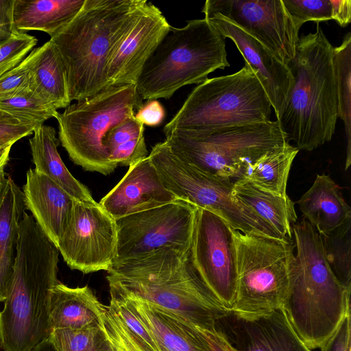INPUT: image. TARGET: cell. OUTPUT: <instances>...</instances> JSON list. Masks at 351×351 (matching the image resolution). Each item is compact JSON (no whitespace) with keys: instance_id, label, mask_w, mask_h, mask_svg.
Returning <instances> with one entry per match:
<instances>
[{"instance_id":"obj_1","label":"cell","mask_w":351,"mask_h":351,"mask_svg":"<svg viewBox=\"0 0 351 351\" xmlns=\"http://www.w3.org/2000/svg\"><path fill=\"white\" fill-rule=\"evenodd\" d=\"M106 278L110 291L146 302L202 331L214 332L229 311L201 279L191 247H164L113 264Z\"/></svg>"},{"instance_id":"obj_2","label":"cell","mask_w":351,"mask_h":351,"mask_svg":"<svg viewBox=\"0 0 351 351\" xmlns=\"http://www.w3.org/2000/svg\"><path fill=\"white\" fill-rule=\"evenodd\" d=\"M59 253L32 215L25 213L20 224L12 284L0 311L3 351H30L49 337L50 299L59 282Z\"/></svg>"},{"instance_id":"obj_3","label":"cell","mask_w":351,"mask_h":351,"mask_svg":"<svg viewBox=\"0 0 351 351\" xmlns=\"http://www.w3.org/2000/svg\"><path fill=\"white\" fill-rule=\"evenodd\" d=\"M147 1L85 0L73 21L50 38L64 64L71 101L106 88L110 58Z\"/></svg>"},{"instance_id":"obj_4","label":"cell","mask_w":351,"mask_h":351,"mask_svg":"<svg viewBox=\"0 0 351 351\" xmlns=\"http://www.w3.org/2000/svg\"><path fill=\"white\" fill-rule=\"evenodd\" d=\"M333 48L317 23L314 33L299 38L287 64L293 80L276 121L299 150L312 151L334 134L338 116Z\"/></svg>"},{"instance_id":"obj_5","label":"cell","mask_w":351,"mask_h":351,"mask_svg":"<svg viewBox=\"0 0 351 351\" xmlns=\"http://www.w3.org/2000/svg\"><path fill=\"white\" fill-rule=\"evenodd\" d=\"M296 269L282 308L306 346L320 348L350 311V289L336 278L321 234L304 218L292 225Z\"/></svg>"},{"instance_id":"obj_6","label":"cell","mask_w":351,"mask_h":351,"mask_svg":"<svg viewBox=\"0 0 351 351\" xmlns=\"http://www.w3.org/2000/svg\"><path fill=\"white\" fill-rule=\"evenodd\" d=\"M228 66L225 38L205 18L188 21L182 27L170 26L145 64L136 90L142 99H169Z\"/></svg>"},{"instance_id":"obj_7","label":"cell","mask_w":351,"mask_h":351,"mask_svg":"<svg viewBox=\"0 0 351 351\" xmlns=\"http://www.w3.org/2000/svg\"><path fill=\"white\" fill-rule=\"evenodd\" d=\"M165 135L180 160L232 186L245 179L250 167L263 155L289 143L277 121Z\"/></svg>"},{"instance_id":"obj_8","label":"cell","mask_w":351,"mask_h":351,"mask_svg":"<svg viewBox=\"0 0 351 351\" xmlns=\"http://www.w3.org/2000/svg\"><path fill=\"white\" fill-rule=\"evenodd\" d=\"M271 108L263 86L245 64L233 74L208 78L196 86L162 130L165 134L267 122Z\"/></svg>"},{"instance_id":"obj_9","label":"cell","mask_w":351,"mask_h":351,"mask_svg":"<svg viewBox=\"0 0 351 351\" xmlns=\"http://www.w3.org/2000/svg\"><path fill=\"white\" fill-rule=\"evenodd\" d=\"M142 100L136 85H120L58 112L59 140L71 160L88 171L112 173L117 166L110 160L104 139L113 127L134 115Z\"/></svg>"},{"instance_id":"obj_10","label":"cell","mask_w":351,"mask_h":351,"mask_svg":"<svg viewBox=\"0 0 351 351\" xmlns=\"http://www.w3.org/2000/svg\"><path fill=\"white\" fill-rule=\"evenodd\" d=\"M232 234L237 287L230 311L251 315L282 307L296 269L293 241L233 228Z\"/></svg>"},{"instance_id":"obj_11","label":"cell","mask_w":351,"mask_h":351,"mask_svg":"<svg viewBox=\"0 0 351 351\" xmlns=\"http://www.w3.org/2000/svg\"><path fill=\"white\" fill-rule=\"evenodd\" d=\"M148 156L164 186L178 199L217 213L232 228L241 232L280 238L251 209L235 199L232 185L182 161L165 141L156 144Z\"/></svg>"},{"instance_id":"obj_12","label":"cell","mask_w":351,"mask_h":351,"mask_svg":"<svg viewBox=\"0 0 351 351\" xmlns=\"http://www.w3.org/2000/svg\"><path fill=\"white\" fill-rule=\"evenodd\" d=\"M196 208L178 199L116 219L117 241L113 264L164 247L190 248Z\"/></svg>"},{"instance_id":"obj_13","label":"cell","mask_w":351,"mask_h":351,"mask_svg":"<svg viewBox=\"0 0 351 351\" xmlns=\"http://www.w3.org/2000/svg\"><path fill=\"white\" fill-rule=\"evenodd\" d=\"M191 254L204 283L230 311L237 287L236 252L232 228L217 213L197 207Z\"/></svg>"},{"instance_id":"obj_14","label":"cell","mask_w":351,"mask_h":351,"mask_svg":"<svg viewBox=\"0 0 351 351\" xmlns=\"http://www.w3.org/2000/svg\"><path fill=\"white\" fill-rule=\"evenodd\" d=\"M117 241L115 219L97 202L75 199L69 221L56 246L71 269L88 274L110 269Z\"/></svg>"},{"instance_id":"obj_15","label":"cell","mask_w":351,"mask_h":351,"mask_svg":"<svg viewBox=\"0 0 351 351\" xmlns=\"http://www.w3.org/2000/svg\"><path fill=\"white\" fill-rule=\"evenodd\" d=\"M202 12L228 19L286 65L295 56L300 28L282 0H207Z\"/></svg>"},{"instance_id":"obj_16","label":"cell","mask_w":351,"mask_h":351,"mask_svg":"<svg viewBox=\"0 0 351 351\" xmlns=\"http://www.w3.org/2000/svg\"><path fill=\"white\" fill-rule=\"evenodd\" d=\"M232 351H313L298 335L282 307L258 315L229 311L215 323Z\"/></svg>"},{"instance_id":"obj_17","label":"cell","mask_w":351,"mask_h":351,"mask_svg":"<svg viewBox=\"0 0 351 351\" xmlns=\"http://www.w3.org/2000/svg\"><path fill=\"white\" fill-rule=\"evenodd\" d=\"M170 25L162 11L147 1L107 66V87L134 84L143 68L167 33Z\"/></svg>"},{"instance_id":"obj_18","label":"cell","mask_w":351,"mask_h":351,"mask_svg":"<svg viewBox=\"0 0 351 351\" xmlns=\"http://www.w3.org/2000/svg\"><path fill=\"white\" fill-rule=\"evenodd\" d=\"M204 15L220 34L234 42L245 64L263 86L277 117L293 84L288 66L259 41L228 19L217 14Z\"/></svg>"},{"instance_id":"obj_19","label":"cell","mask_w":351,"mask_h":351,"mask_svg":"<svg viewBox=\"0 0 351 351\" xmlns=\"http://www.w3.org/2000/svg\"><path fill=\"white\" fill-rule=\"evenodd\" d=\"M178 199L164 186L147 156L130 166L123 178L99 204L116 220Z\"/></svg>"},{"instance_id":"obj_20","label":"cell","mask_w":351,"mask_h":351,"mask_svg":"<svg viewBox=\"0 0 351 351\" xmlns=\"http://www.w3.org/2000/svg\"><path fill=\"white\" fill-rule=\"evenodd\" d=\"M123 299L153 337L159 351H213L205 333L178 317L138 298Z\"/></svg>"},{"instance_id":"obj_21","label":"cell","mask_w":351,"mask_h":351,"mask_svg":"<svg viewBox=\"0 0 351 351\" xmlns=\"http://www.w3.org/2000/svg\"><path fill=\"white\" fill-rule=\"evenodd\" d=\"M23 192L26 208L57 245L69 221L75 199L53 180L34 169L27 171Z\"/></svg>"},{"instance_id":"obj_22","label":"cell","mask_w":351,"mask_h":351,"mask_svg":"<svg viewBox=\"0 0 351 351\" xmlns=\"http://www.w3.org/2000/svg\"><path fill=\"white\" fill-rule=\"evenodd\" d=\"M27 210L24 194L5 174L0 180V302L12 281L21 221Z\"/></svg>"},{"instance_id":"obj_23","label":"cell","mask_w":351,"mask_h":351,"mask_svg":"<svg viewBox=\"0 0 351 351\" xmlns=\"http://www.w3.org/2000/svg\"><path fill=\"white\" fill-rule=\"evenodd\" d=\"M104 306L88 286L71 288L58 282L50 299L51 330L102 327Z\"/></svg>"},{"instance_id":"obj_24","label":"cell","mask_w":351,"mask_h":351,"mask_svg":"<svg viewBox=\"0 0 351 351\" xmlns=\"http://www.w3.org/2000/svg\"><path fill=\"white\" fill-rule=\"evenodd\" d=\"M296 203L304 218L321 235L351 219V208L330 175L317 174L312 186Z\"/></svg>"},{"instance_id":"obj_25","label":"cell","mask_w":351,"mask_h":351,"mask_svg":"<svg viewBox=\"0 0 351 351\" xmlns=\"http://www.w3.org/2000/svg\"><path fill=\"white\" fill-rule=\"evenodd\" d=\"M29 143L34 169L53 180L74 199L94 203L88 189L68 170L58 151L59 141L52 126L43 124L33 132Z\"/></svg>"},{"instance_id":"obj_26","label":"cell","mask_w":351,"mask_h":351,"mask_svg":"<svg viewBox=\"0 0 351 351\" xmlns=\"http://www.w3.org/2000/svg\"><path fill=\"white\" fill-rule=\"evenodd\" d=\"M232 195L251 209L281 239L293 241L292 225L297 221L295 202L288 195L280 196L265 191L243 179L233 185Z\"/></svg>"},{"instance_id":"obj_27","label":"cell","mask_w":351,"mask_h":351,"mask_svg":"<svg viewBox=\"0 0 351 351\" xmlns=\"http://www.w3.org/2000/svg\"><path fill=\"white\" fill-rule=\"evenodd\" d=\"M85 0H14L13 27L36 30L51 38L58 34L77 16Z\"/></svg>"},{"instance_id":"obj_28","label":"cell","mask_w":351,"mask_h":351,"mask_svg":"<svg viewBox=\"0 0 351 351\" xmlns=\"http://www.w3.org/2000/svg\"><path fill=\"white\" fill-rule=\"evenodd\" d=\"M30 75L31 89L55 108L71 104L64 64L50 40L36 48Z\"/></svg>"},{"instance_id":"obj_29","label":"cell","mask_w":351,"mask_h":351,"mask_svg":"<svg viewBox=\"0 0 351 351\" xmlns=\"http://www.w3.org/2000/svg\"><path fill=\"white\" fill-rule=\"evenodd\" d=\"M298 152L287 143L265 154L250 167L245 180L265 191L287 196L289 171Z\"/></svg>"},{"instance_id":"obj_30","label":"cell","mask_w":351,"mask_h":351,"mask_svg":"<svg viewBox=\"0 0 351 351\" xmlns=\"http://www.w3.org/2000/svg\"><path fill=\"white\" fill-rule=\"evenodd\" d=\"M333 69L336 82L337 116L343 122L346 137L345 169L351 164V34L341 45L333 48Z\"/></svg>"},{"instance_id":"obj_31","label":"cell","mask_w":351,"mask_h":351,"mask_svg":"<svg viewBox=\"0 0 351 351\" xmlns=\"http://www.w3.org/2000/svg\"><path fill=\"white\" fill-rule=\"evenodd\" d=\"M321 236L331 270L341 284L351 290V219Z\"/></svg>"},{"instance_id":"obj_32","label":"cell","mask_w":351,"mask_h":351,"mask_svg":"<svg viewBox=\"0 0 351 351\" xmlns=\"http://www.w3.org/2000/svg\"><path fill=\"white\" fill-rule=\"evenodd\" d=\"M48 339L56 351H114L104 324L83 329H56Z\"/></svg>"},{"instance_id":"obj_33","label":"cell","mask_w":351,"mask_h":351,"mask_svg":"<svg viewBox=\"0 0 351 351\" xmlns=\"http://www.w3.org/2000/svg\"><path fill=\"white\" fill-rule=\"evenodd\" d=\"M0 109L35 128L47 119L55 118L58 112L56 108L31 88L0 99Z\"/></svg>"},{"instance_id":"obj_34","label":"cell","mask_w":351,"mask_h":351,"mask_svg":"<svg viewBox=\"0 0 351 351\" xmlns=\"http://www.w3.org/2000/svg\"><path fill=\"white\" fill-rule=\"evenodd\" d=\"M37 42L35 36L14 29L10 38L0 46V75L20 64Z\"/></svg>"},{"instance_id":"obj_35","label":"cell","mask_w":351,"mask_h":351,"mask_svg":"<svg viewBox=\"0 0 351 351\" xmlns=\"http://www.w3.org/2000/svg\"><path fill=\"white\" fill-rule=\"evenodd\" d=\"M104 324L114 351H147L109 304L104 306Z\"/></svg>"},{"instance_id":"obj_36","label":"cell","mask_w":351,"mask_h":351,"mask_svg":"<svg viewBox=\"0 0 351 351\" xmlns=\"http://www.w3.org/2000/svg\"><path fill=\"white\" fill-rule=\"evenodd\" d=\"M282 2L299 28L307 21L319 23L332 19L330 0H282Z\"/></svg>"},{"instance_id":"obj_37","label":"cell","mask_w":351,"mask_h":351,"mask_svg":"<svg viewBox=\"0 0 351 351\" xmlns=\"http://www.w3.org/2000/svg\"><path fill=\"white\" fill-rule=\"evenodd\" d=\"M36 54L34 48L16 66L0 75V99L31 88L30 69Z\"/></svg>"},{"instance_id":"obj_38","label":"cell","mask_w":351,"mask_h":351,"mask_svg":"<svg viewBox=\"0 0 351 351\" xmlns=\"http://www.w3.org/2000/svg\"><path fill=\"white\" fill-rule=\"evenodd\" d=\"M144 125L131 116L113 127L106 135L104 144L108 154L119 145L144 134Z\"/></svg>"},{"instance_id":"obj_39","label":"cell","mask_w":351,"mask_h":351,"mask_svg":"<svg viewBox=\"0 0 351 351\" xmlns=\"http://www.w3.org/2000/svg\"><path fill=\"white\" fill-rule=\"evenodd\" d=\"M147 153L143 135L117 146L109 153V158L117 167H130L148 156Z\"/></svg>"},{"instance_id":"obj_40","label":"cell","mask_w":351,"mask_h":351,"mask_svg":"<svg viewBox=\"0 0 351 351\" xmlns=\"http://www.w3.org/2000/svg\"><path fill=\"white\" fill-rule=\"evenodd\" d=\"M36 128L23 123L10 113L0 109V139L16 142L29 136Z\"/></svg>"},{"instance_id":"obj_41","label":"cell","mask_w":351,"mask_h":351,"mask_svg":"<svg viewBox=\"0 0 351 351\" xmlns=\"http://www.w3.org/2000/svg\"><path fill=\"white\" fill-rule=\"evenodd\" d=\"M321 351H351L350 311L348 312L334 333L321 346Z\"/></svg>"},{"instance_id":"obj_42","label":"cell","mask_w":351,"mask_h":351,"mask_svg":"<svg viewBox=\"0 0 351 351\" xmlns=\"http://www.w3.org/2000/svg\"><path fill=\"white\" fill-rule=\"evenodd\" d=\"M134 117L143 125L154 127L159 125L163 121L165 117V110L157 99L147 100L137 110Z\"/></svg>"},{"instance_id":"obj_43","label":"cell","mask_w":351,"mask_h":351,"mask_svg":"<svg viewBox=\"0 0 351 351\" xmlns=\"http://www.w3.org/2000/svg\"><path fill=\"white\" fill-rule=\"evenodd\" d=\"M332 6V19L345 27L351 22V1L330 0Z\"/></svg>"},{"instance_id":"obj_44","label":"cell","mask_w":351,"mask_h":351,"mask_svg":"<svg viewBox=\"0 0 351 351\" xmlns=\"http://www.w3.org/2000/svg\"><path fill=\"white\" fill-rule=\"evenodd\" d=\"M14 0H0V27L12 32Z\"/></svg>"},{"instance_id":"obj_45","label":"cell","mask_w":351,"mask_h":351,"mask_svg":"<svg viewBox=\"0 0 351 351\" xmlns=\"http://www.w3.org/2000/svg\"><path fill=\"white\" fill-rule=\"evenodd\" d=\"M203 332L206 335L213 351H232L228 343L215 330L214 332Z\"/></svg>"},{"instance_id":"obj_46","label":"cell","mask_w":351,"mask_h":351,"mask_svg":"<svg viewBox=\"0 0 351 351\" xmlns=\"http://www.w3.org/2000/svg\"><path fill=\"white\" fill-rule=\"evenodd\" d=\"M13 144L10 143L0 148V180L5 174L4 168L8 162L10 152Z\"/></svg>"},{"instance_id":"obj_47","label":"cell","mask_w":351,"mask_h":351,"mask_svg":"<svg viewBox=\"0 0 351 351\" xmlns=\"http://www.w3.org/2000/svg\"><path fill=\"white\" fill-rule=\"evenodd\" d=\"M30 351H56L53 346L47 339L39 343Z\"/></svg>"},{"instance_id":"obj_48","label":"cell","mask_w":351,"mask_h":351,"mask_svg":"<svg viewBox=\"0 0 351 351\" xmlns=\"http://www.w3.org/2000/svg\"><path fill=\"white\" fill-rule=\"evenodd\" d=\"M12 32L0 27V46L10 38Z\"/></svg>"},{"instance_id":"obj_49","label":"cell","mask_w":351,"mask_h":351,"mask_svg":"<svg viewBox=\"0 0 351 351\" xmlns=\"http://www.w3.org/2000/svg\"><path fill=\"white\" fill-rule=\"evenodd\" d=\"M10 143H15V142L13 141H8L3 139H0V148L4 147L5 145H7Z\"/></svg>"}]
</instances>
